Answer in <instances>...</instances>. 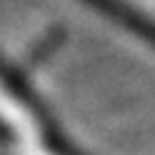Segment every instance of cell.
I'll list each match as a JSON object with an SVG mask.
<instances>
[{
	"instance_id": "2",
	"label": "cell",
	"mask_w": 155,
	"mask_h": 155,
	"mask_svg": "<svg viewBox=\"0 0 155 155\" xmlns=\"http://www.w3.org/2000/svg\"><path fill=\"white\" fill-rule=\"evenodd\" d=\"M120 23L155 45V0H95Z\"/></svg>"
},
{
	"instance_id": "1",
	"label": "cell",
	"mask_w": 155,
	"mask_h": 155,
	"mask_svg": "<svg viewBox=\"0 0 155 155\" xmlns=\"http://www.w3.org/2000/svg\"><path fill=\"white\" fill-rule=\"evenodd\" d=\"M0 150L3 155H80L60 133L50 128L40 105H35L13 78L0 70Z\"/></svg>"
}]
</instances>
